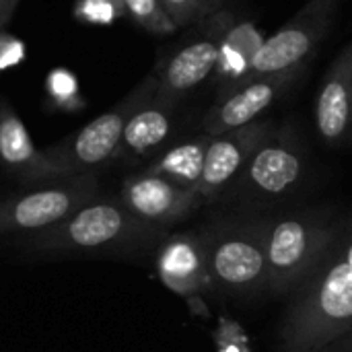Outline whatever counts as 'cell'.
Returning <instances> with one entry per match:
<instances>
[{
  "label": "cell",
  "instance_id": "ffe728a7",
  "mask_svg": "<svg viewBox=\"0 0 352 352\" xmlns=\"http://www.w3.org/2000/svg\"><path fill=\"white\" fill-rule=\"evenodd\" d=\"M223 0H161L165 12L177 29L194 27L204 16L221 8Z\"/></svg>",
  "mask_w": 352,
  "mask_h": 352
},
{
  "label": "cell",
  "instance_id": "7402d4cb",
  "mask_svg": "<svg viewBox=\"0 0 352 352\" xmlns=\"http://www.w3.org/2000/svg\"><path fill=\"white\" fill-rule=\"evenodd\" d=\"M126 14L122 0H78L74 4V16L82 23L107 25Z\"/></svg>",
  "mask_w": 352,
  "mask_h": 352
},
{
  "label": "cell",
  "instance_id": "52a82bcc",
  "mask_svg": "<svg viewBox=\"0 0 352 352\" xmlns=\"http://www.w3.org/2000/svg\"><path fill=\"white\" fill-rule=\"evenodd\" d=\"M99 196L95 173L64 177L41 184L21 194L0 200V235L43 233Z\"/></svg>",
  "mask_w": 352,
  "mask_h": 352
},
{
  "label": "cell",
  "instance_id": "603a6c76",
  "mask_svg": "<svg viewBox=\"0 0 352 352\" xmlns=\"http://www.w3.org/2000/svg\"><path fill=\"white\" fill-rule=\"evenodd\" d=\"M212 340L217 344V352H252L248 332L229 316L219 318Z\"/></svg>",
  "mask_w": 352,
  "mask_h": 352
},
{
  "label": "cell",
  "instance_id": "2e32d148",
  "mask_svg": "<svg viewBox=\"0 0 352 352\" xmlns=\"http://www.w3.org/2000/svg\"><path fill=\"white\" fill-rule=\"evenodd\" d=\"M175 105L159 99L146 101L128 120L116 161H138L159 151L173 130Z\"/></svg>",
  "mask_w": 352,
  "mask_h": 352
},
{
  "label": "cell",
  "instance_id": "6da1fadb",
  "mask_svg": "<svg viewBox=\"0 0 352 352\" xmlns=\"http://www.w3.org/2000/svg\"><path fill=\"white\" fill-rule=\"evenodd\" d=\"M291 293L276 352H352V223Z\"/></svg>",
  "mask_w": 352,
  "mask_h": 352
},
{
  "label": "cell",
  "instance_id": "9c48e42d",
  "mask_svg": "<svg viewBox=\"0 0 352 352\" xmlns=\"http://www.w3.org/2000/svg\"><path fill=\"white\" fill-rule=\"evenodd\" d=\"M303 171L305 153L299 140L289 132L274 130L254 153L231 190L245 198L276 200L297 188Z\"/></svg>",
  "mask_w": 352,
  "mask_h": 352
},
{
  "label": "cell",
  "instance_id": "9a60e30c",
  "mask_svg": "<svg viewBox=\"0 0 352 352\" xmlns=\"http://www.w3.org/2000/svg\"><path fill=\"white\" fill-rule=\"evenodd\" d=\"M316 128L330 146H342L352 138V43L326 70L316 95Z\"/></svg>",
  "mask_w": 352,
  "mask_h": 352
},
{
  "label": "cell",
  "instance_id": "7c38bea8",
  "mask_svg": "<svg viewBox=\"0 0 352 352\" xmlns=\"http://www.w3.org/2000/svg\"><path fill=\"white\" fill-rule=\"evenodd\" d=\"M120 202L136 219L165 233L204 204L196 190L182 188L148 171L128 175L124 179Z\"/></svg>",
  "mask_w": 352,
  "mask_h": 352
},
{
  "label": "cell",
  "instance_id": "5b68a950",
  "mask_svg": "<svg viewBox=\"0 0 352 352\" xmlns=\"http://www.w3.org/2000/svg\"><path fill=\"white\" fill-rule=\"evenodd\" d=\"M157 93V76L151 72L132 93L118 105L103 111L74 134L45 148L47 157L58 165L64 177L95 173L99 167L116 161L128 120L138 107L151 101Z\"/></svg>",
  "mask_w": 352,
  "mask_h": 352
},
{
  "label": "cell",
  "instance_id": "ba28073f",
  "mask_svg": "<svg viewBox=\"0 0 352 352\" xmlns=\"http://www.w3.org/2000/svg\"><path fill=\"white\" fill-rule=\"evenodd\" d=\"M340 0H309L287 25L268 35L248 78L303 68L334 25Z\"/></svg>",
  "mask_w": 352,
  "mask_h": 352
},
{
  "label": "cell",
  "instance_id": "8992f818",
  "mask_svg": "<svg viewBox=\"0 0 352 352\" xmlns=\"http://www.w3.org/2000/svg\"><path fill=\"white\" fill-rule=\"evenodd\" d=\"M235 23L237 16L231 10L219 8L190 27L188 39L153 70L157 76L155 99L177 107L182 99L210 80L221 45Z\"/></svg>",
  "mask_w": 352,
  "mask_h": 352
},
{
  "label": "cell",
  "instance_id": "ac0fdd59",
  "mask_svg": "<svg viewBox=\"0 0 352 352\" xmlns=\"http://www.w3.org/2000/svg\"><path fill=\"white\" fill-rule=\"evenodd\" d=\"M210 140H212V136L202 132L194 138L177 142L171 148H167L165 153H161L144 171L161 175L182 188L196 190L202 179L204 159H206Z\"/></svg>",
  "mask_w": 352,
  "mask_h": 352
},
{
  "label": "cell",
  "instance_id": "4fadbf2b",
  "mask_svg": "<svg viewBox=\"0 0 352 352\" xmlns=\"http://www.w3.org/2000/svg\"><path fill=\"white\" fill-rule=\"evenodd\" d=\"M272 132L274 124L260 118L248 126L212 136L204 159L202 179L196 188L202 202L214 200L229 190L239 179L254 153Z\"/></svg>",
  "mask_w": 352,
  "mask_h": 352
},
{
  "label": "cell",
  "instance_id": "5bb4252c",
  "mask_svg": "<svg viewBox=\"0 0 352 352\" xmlns=\"http://www.w3.org/2000/svg\"><path fill=\"white\" fill-rule=\"evenodd\" d=\"M0 165L21 184L41 186L64 179V173L39 151L16 109L0 97Z\"/></svg>",
  "mask_w": 352,
  "mask_h": 352
},
{
  "label": "cell",
  "instance_id": "d6986e66",
  "mask_svg": "<svg viewBox=\"0 0 352 352\" xmlns=\"http://www.w3.org/2000/svg\"><path fill=\"white\" fill-rule=\"evenodd\" d=\"M126 14L151 35H171L177 31L161 0H122Z\"/></svg>",
  "mask_w": 352,
  "mask_h": 352
},
{
  "label": "cell",
  "instance_id": "8fae6325",
  "mask_svg": "<svg viewBox=\"0 0 352 352\" xmlns=\"http://www.w3.org/2000/svg\"><path fill=\"white\" fill-rule=\"evenodd\" d=\"M303 68L254 76L239 82L235 89L217 97L212 107L202 118V132L219 136L223 132L248 126L262 118L299 78Z\"/></svg>",
  "mask_w": 352,
  "mask_h": 352
},
{
  "label": "cell",
  "instance_id": "e0dca14e",
  "mask_svg": "<svg viewBox=\"0 0 352 352\" xmlns=\"http://www.w3.org/2000/svg\"><path fill=\"white\" fill-rule=\"evenodd\" d=\"M264 39L266 37L262 35L260 27L252 21H237L231 27V31L227 33L221 45L219 62L212 72V80L219 97L235 89L239 82L248 80L252 72V64Z\"/></svg>",
  "mask_w": 352,
  "mask_h": 352
},
{
  "label": "cell",
  "instance_id": "30bf717a",
  "mask_svg": "<svg viewBox=\"0 0 352 352\" xmlns=\"http://www.w3.org/2000/svg\"><path fill=\"white\" fill-rule=\"evenodd\" d=\"M155 270L159 280L171 293L184 297L194 314L208 316L204 299L214 291V285L202 233L184 231L165 235L155 252Z\"/></svg>",
  "mask_w": 352,
  "mask_h": 352
},
{
  "label": "cell",
  "instance_id": "277c9868",
  "mask_svg": "<svg viewBox=\"0 0 352 352\" xmlns=\"http://www.w3.org/2000/svg\"><path fill=\"white\" fill-rule=\"evenodd\" d=\"M214 289L256 295L270 289L264 250V221L219 223L202 231Z\"/></svg>",
  "mask_w": 352,
  "mask_h": 352
},
{
  "label": "cell",
  "instance_id": "cb8c5ba5",
  "mask_svg": "<svg viewBox=\"0 0 352 352\" xmlns=\"http://www.w3.org/2000/svg\"><path fill=\"white\" fill-rule=\"evenodd\" d=\"M19 2L21 0H0V33H2L4 25L10 21V16H12L14 8L19 6Z\"/></svg>",
  "mask_w": 352,
  "mask_h": 352
},
{
  "label": "cell",
  "instance_id": "7a4b0ae2",
  "mask_svg": "<svg viewBox=\"0 0 352 352\" xmlns=\"http://www.w3.org/2000/svg\"><path fill=\"white\" fill-rule=\"evenodd\" d=\"M136 219L120 198H95L60 225L25 239L33 254H128L159 245L165 237Z\"/></svg>",
  "mask_w": 352,
  "mask_h": 352
},
{
  "label": "cell",
  "instance_id": "44dd1931",
  "mask_svg": "<svg viewBox=\"0 0 352 352\" xmlns=\"http://www.w3.org/2000/svg\"><path fill=\"white\" fill-rule=\"evenodd\" d=\"M45 91L52 97V101H56L62 109H76L82 105L76 78L68 70H62V68L54 70L45 78Z\"/></svg>",
  "mask_w": 352,
  "mask_h": 352
},
{
  "label": "cell",
  "instance_id": "3957f363",
  "mask_svg": "<svg viewBox=\"0 0 352 352\" xmlns=\"http://www.w3.org/2000/svg\"><path fill=\"white\" fill-rule=\"evenodd\" d=\"M336 235V223L322 212H297L264 221L268 293H291L320 264Z\"/></svg>",
  "mask_w": 352,
  "mask_h": 352
}]
</instances>
